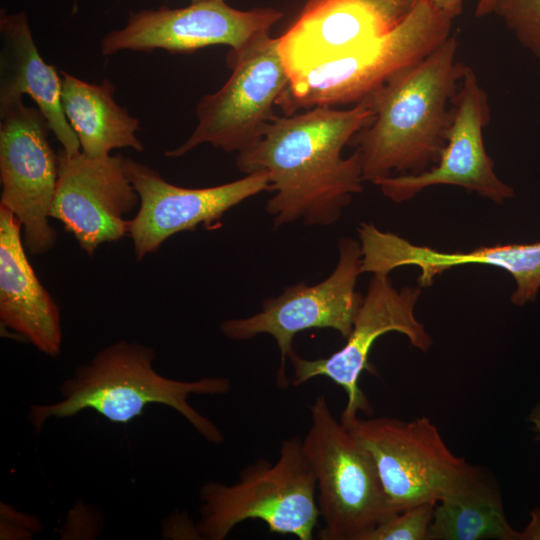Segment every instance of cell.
<instances>
[{"instance_id":"obj_1","label":"cell","mask_w":540,"mask_h":540,"mask_svg":"<svg viewBox=\"0 0 540 540\" xmlns=\"http://www.w3.org/2000/svg\"><path fill=\"white\" fill-rule=\"evenodd\" d=\"M372 119L367 98L350 109L314 107L275 116L260 138L237 154L243 173L268 174L274 195L266 211L274 228L298 220L328 226L340 218L364 182L359 152L344 158L342 150Z\"/></svg>"},{"instance_id":"obj_2","label":"cell","mask_w":540,"mask_h":540,"mask_svg":"<svg viewBox=\"0 0 540 540\" xmlns=\"http://www.w3.org/2000/svg\"><path fill=\"white\" fill-rule=\"evenodd\" d=\"M458 45L451 34L365 97L373 119L350 142L361 156L363 181L418 174L438 161L466 68L456 59Z\"/></svg>"},{"instance_id":"obj_3","label":"cell","mask_w":540,"mask_h":540,"mask_svg":"<svg viewBox=\"0 0 540 540\" xmlns=\"http://www.w3.org/2000/svg\"><path fill=\"white\" fill-rule=\"evenodd\" d=\"M155 356L152 348L135 342L109 345L61 385V401L31 406L29 421L39 432L49 418H67L92 409L112 422L126 424L140 416L147 405L158 403L175 409L206 441L223 442L219 428L189 405L187 398L191 394H226L231 390L230 380L169 379L154 370Z\"/></svg>"},{"instance_id":"obj_4","label":"cell","mask_w":540,"mask_h":540,"mask_svg":"<svg viewBox=\"0 0 540 540\" xmlns=\"http://www.w3.org/2000/svg\"><path fill=\"white\" fill-rule=\"evenodd\" d=\"M316 492L302 440L292 437L282 441L275 463L257 460L233 485L205 483L197 529L205 539L223 540L241 522L260 520L270 532L312 540L320 517Z\"/></svg>"},{"instance_id":"obj_5","label":"cell","mask_w":540,"mask_h":540,"mask_svg":"<svg viewBox=\"0 0 540 540\" xmlns=\"http://www.w3.org/2000/svg\"><path fill=\"white\" fill-rule=\"evenodd\" d=\"M452 22L431 0H422L387 36L290 76L276 105L290 115L299 109L356 104L443 43Z\"/></svg>"},{"instance_id":"obj_6","label":"cell","mask_w":540,"mask_h":540,"mask_svg":"<svg viewBox=\"0 0 540 540\" xmlns=\"http://www.w3.org/2000/svg\"><path fill=\"white\" fill-rule=\"evenodd\" d=\"M311 426L302 440L314 471L324 525L321 540H363L393 515L370 452L333 415L318 395L310 406Z\"/></svg>"},{"instance_id":"obj_7","label":"cell","mask_w":540,"mask_h":540,"mask_svg":"<svg viewBox=\"0 0 540 540\" xmlns=\"http://www.w3.org/2000/svg\"><path fill=\"white\" fill-rule=\"evenodd\" d=\"M344 426L370 452L393 514L436 504L481 472L450 451L427 417H357Z\"/></svg>"},{"instance_id":"obj_8","label":"cell","mask_w":540,"mask_h":540,"mask_svg":"<svg viewBox=\"0 0 540 540\" xmlns=\"http://www.w3.org/2000/svg\"><path fill=\"white\" fill-rule=\"evenodd\" d=\"M227 62L230 77L199 100L195 129L183 144L167 150L166 157L184 156L202 144L239 153L254 144L276 116L273 107L290 80L279 37L262 34L240 51H230Z\"/></svg>"},{"instance_id":"obj_9","label":"cell","mask_w":540,"mask_h":540,"mask_svg":"<svg viewBox=\"0 0 540 540\" xmlns=\"http://www.w3.org/2000/svg\"><path fill=\"white\" fill-rule=\"evenodd\" d=\"M360 243L348 237L338 242V262L332 273L314 285H290L274 298L262 303L261 310L246 318L221 323L223 335L232 340H247L259 334L271 335L280 350L276 385L287 388L286 360L295 352L294 337L309 329H333L343 338L352 330L363 295L356 291L361 271Z\"/></svg>"},{"instance_id":"obj_10","label":"cell","mask_w":540,"mask_h":540,"mask_svg":"<svg viewBox=\"0 0 540 540\" xmlns=\"http://www.w3.org/2000/svg\"><path fill=\"white\" fill-rule=\"evenodd\" d=\"M420 294V286L398 290L389 275L373 274L345 345L325 358L306 359L294 352L289 357L293 367L290 385L299 386L315 377L329 378L347 395L340 417L343 425L357 418L358 412L371 415L373 408L359 386V378L364 370L374 373L369 354L375 341L395 331L405 335L422 352L432 346L430 335L414 313Z\"/></svg>"},{"instance_id":"obj_11","label":"cell","mask_w":540,"mask_h":540,"mask_svg":"<svg viewBox=\"0 0 540 540\" xmlns=\"http://www.w3.org/2000/svg\"><path fill=\"white\" fill-rule=\"evenodd\" d=\"M0 118V206L20 222L28 251L44 254L57 241L48 221L58 178L52 131L41 111L22 98L0 106Z\"/></svg>"},{"instance_id":"obj_12","label":"cell","mask_w":540,"mask_h":540,"mask_svg":"<svg viewBox=\"0 0 540 540\" xmlns=\"http://www.w3.org/2000/svg\"><path fill=\"white\" fill-rule=\"evenodd\" d=\"M284 13L272 7L239 10L222 0L190 2L186 7L141 9L129 13L126 24L108 32L100 41L102 55L122 51L192 53L209 46L243 49L258 36L269 33Z\"/></svg>"},{"instance_id":"obj_13","label":"cell","mask_w":540,"mask_h":540,"mask_svg":"<svg viewBox=\"0 0 540 540\" xmlns=\"http://www.w3.org/2000/svg\"><path fill=\"white\" fill-rule=\"evenodd\" d=\"M489 121L487 92L474 70L466 66L452 100L445 145L436 165L418 174L384 177L373 184L396 203L410 200L428 187L451 185L503 204L514 196V189L496 175L494 162L486 152L483 130Z\"/></svg>"},{"instance_id":"obj_14","label":"cell","mask_w":540,"mask_h":540,"mask_svg":"<svg viewBox=\"0 0 540 540\" xmlns=\"http://www.w3.org/2000/svg\"><path fill=\"white\" fill-rule=\"evenodd\" d=\"M124 168L139 196V209L130 219L128 232L138 261L156 252L169 237L199 225H213L241 202L270 191V179L264 171L217 186L185 188L130 158H125Z\"/></svg>"},{"instance_id":"obj_15","label":"cell","mask_w":540,"mask_h":540,"mask_svg":"<svg viewBox=\"0 0 540 540\" xmlns=\"http://www.w3.org/2000/svg\"><path fill=\"white\" fill-rule=\"evenodd\" d=\"M121 154L90 157L58 152V178L50 218L59 220L89 256L129 232L128 215L139 196Z\"/></svg>"},{"instance_id":"obj_16","label":"cell","mask_w":540,"mask_h":540,"mask_svg":"<svg viewBox=\"0 0 540 540\" xmlns=\"http://www.w3.org/2000/svg\"><path fill=\"white\" fill-rule=\"evenodd\" d=\"M421 1L307 0L279 37L289 76L387 36Z\"/></svg>"},{"instance_id":"obj_17","label":"cell","mask_w":540,"mask_h":540,"mask_svg":"<svg viewBox=\"0 0 540 540\" xmlns=\"http://www.w3.org/2000/svg\"><path fill=\"white\" fill-rule=\"evenodd\" d=\"M362 273L386 274L403 266L420 270L419 286H430L435 277L451 268L486 265L507 271L515 280L513 304L535 301L540 288V242L478 247L468 252H443L411 243L382 231L373 223L362 222L358 229Z\"/></svg>"},{"instance_id":"obj_18","label":"cell","mask_w":540,"mask_h":540,"mask_svg":"<svg viewBox=\"0 0 540 540\" xmlns=\"http://www.w3.org/2000/svg\"><path fill=\"white\" fill-rule=\"evenodd\" d=\"M15 215L0 206V319L41 352L60 353V310L31 266Z\"/></svg>"},{"instance_id":"obj_19","label":"cell","mask_w":540,"mask_h":540,"mask_svg":"<svg viewBox=\"0 0 540 540\" xmlns=\"http://www.w3.org/2000/svg\"><path fill=\"white\" fill-rule=\"evenodd\" d=\"M0 106L24 94L36 103L67 154L81 151L61 103L62 76L41 57L26 13H0Z\"/></svg>"},{"instance_id":"obj_20","label":"cell","mask_w":540,"mask_h":540,"mask_svg":"<svg viewBox=\"0 0 540 540\" xmlns=\"http://www.w3.org/2000/svg\"><path fill=\"white\" fill-rule=\"evenodd\" d=\"M60 73L62 108L78 137L81 152L90 157H104L118 148L144 150L136 135L140 120L117 104L110 80L96 84L65 71Z\"/></svg>"},{"instance_id":"obj_21","label":"cell","mask_w":540,"mask_h":540,"mask_svg":"<svg viewBox=\"0 0 540 540\" xmlns=\"http://www.w3.org/2000/svg\"><path fill=\"white\" fill-rule=\"evenodd\" d=\"M520 540L507 521L498 487L481 471L435 504L427 540Z\"/></svg>"},{"instance_id":"obj_22","label":"cell","mask_w":540,"mask_h":540,"mask_svg":"<svg viewBox=\"0 0 540 540\" xmlns=\"http://www.w3.org/2000/svg\"><path fill=\"white\" fill-rule=\"evenodd\" d=\"M493 13L540 59V0H496Z\"/></svg>"},{"instance_id":"obj_23","label":"cell","mask_w":540,"mask_h":540,"mask_svg":"<svg viewBox=\"0 0 540 540\" xmlns=\"http://www.w3.org/2000/svg\"><path fill=\"white\" fill-rule=\"evenodd\" d=\"M434 503H422L395 513L368 532L363 540H427Z\"/></svg>"},{"instance_id":"obj_24","label":"cell","mask_w":540,"mask_h":540,"mask_svg":"<svg viewBox=\"0 0 540 540\" xmlns=\"http://www.w3.org/2000/svg\"><path fill=\"white\" fill-rule=\"evenodd\" d=\"M530 515L529 524L520 532V540H540V509L533 510Z\"/></svg>"},{"instance_id":"obj_25","label":"cell","mask_w":540,"mask_h":540,"mask_svg":"<svg viewBox=\"0 0 540 540\" xmlns=\"http://www.w3.org/2000/svg\"><path fill=\"white\" fill-rule=\"evenodd\" d=\"M441 11L453 20L462 13L464 0H431Z\"/></svg>"},{"instance_id":"obj_26","label":"cell","mask_w":540,"mask_h":540,"mask_svg":"<svg viewBox=\"0 0 540 540\" xmlns=\"http://www.w3.org/2000/svg\"><path fill=\"white\" fill-rule=\"evenodd\" d=\"M495 3L496 0H478L475 8V16L482 18L493 13Z\"/></svg>"},{"instance_id":"obj_27","label":"cell","mask_w":540,"mask_h":540,"mask_svg":"<svg viewBox=\"0 0 540 540\" xmlns=\"http://www.w3.org/2000/svg\"><path fill=\"white\" fill-rule=\"evenodd\" d=\"M528 421L533 424L534 430L538 433L536 440L540 441V402L529 414Z\"/></svg>"},{"instance_id":"obj_28","label":"cell","mask_w":540,"mask_h":540,"mask_svg":"<svg viewBox=\"0 0 540 540\" xmlns=\"http://www.w3.org/2000/svg\"><path fill=\"white\" fill-rule=\"evenodd\" d=\"M190 2H198V1H203V0H189ZM222 1H229V0H222Z\"/></svg>"}]
</instances>
